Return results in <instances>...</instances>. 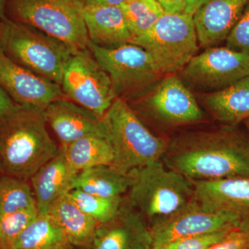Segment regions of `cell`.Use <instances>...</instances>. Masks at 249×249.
<instances>
[{
  "mask_svg": "<svg viewBox=\"0 0 249 249\" xmlns=\"http://www.w3.org/2000/svg\"><path fill=\"white\" fill-rule=\"evenodd\" d=\"M3 173L2 168H1V165H0V177L1 176V174Z\"/></svg>",
  "mask_w": 249,
  "mask_h": 249,
  "instance_id": "cell-39",
  "label": "cell"
},
{
  "mask_svg": "<svg viewBox=\"0 0 249 249\" xmlns=\"http://www.w3.org/2000/svg\"><path fill=\"white\" fill-rule=\"evenodd\" d=\"M196 199L204 209L231 213L249 219V178L193 181Z\"/></svg>",
  "mask_w": 249,
  "mask_h": 249,
  "instance_id": "cell-16",
  "label": "cell"
},
{
  "mask_svg": "<svg viewBox=\"0 0 249 249\" xmlns=\"http://www.w3.org/2000/svg\"><path fill=\"white\" fill-rule=\"evenodd\" d=\"M247 249H249V247H248V248H247Z\"/></svg>",
  "mask_w": 249,
  "mask_h": 249,
  "instance_id": "cell-40",
  "label": "cell"
},
{
  "mask_svg": "<svg viewBox=\"0 0 249 249\" xmlns=\"http://www.w3.org/2000/svg\"><path fill=\"white\" fill-rule=\"evenodd\" d=\"M84 6H121L126 0H80Z\"/></svg>",
  "mask_w": 249,
  "mask_h": 249,
  "instance_id": "cell-35",
  "label": "cell"
},
{
  "mask_svg": "<svg viewBox=\"0 0 249 249\" xmlns=\"http://www.w3.org/2000/svg\"><path fill=\"white\" fill-rule=\"evenodd\" d=\"M6 4H7V0H0V20L6 19Z\"/></svg>",
  "mask_w": 249,
  "mask_h": 249,
  "instance_id": "cell-36",
  "label": "cell"
},
{
  "mask_svg": "<svg viewBox=\"0 0 249 249\" xmlns=\"http://www.w3.org/2000/svg\"><path fill=\"white\" fill-rule=\"evenodd\" d=\"M18 106L0 88V118L12 112Z\"/></svg>",
  "mask_w": 249,
  "mask_h": 249,
  "instance_id": "cell-33",
  "label": "cell"
},
{
  "mask_svg": "<svg viewBox=\"0 0 249 249\" xmlns=\"http://www.w3.org/2000/svg\"><path fill=\"white\" fill-rule=\"evenodd\" d=\"M137 100H142L141 103L165 124H191L204 117L194 96L175 75L163 78L146 97Z\"/></svg>",
  "mask_w": 249,
  "mask_h": 249,
  "instance_id": "cell-13",
  "label": "cell"
},
{
  "mask_svg": "<svg viewBox=\"0 0 249 249\" xmlns=\"http://www.w3.org/2000/svg\"><path fill=\"white\" fill-rule=\"evenodd\" d=\"M151 249H170L167 246H160V247H152Z\"/></svg>",
  "mask_w": 249,
  "mask_h": 249,
  "instance_id": "cell-37",
  "label": "cell"
},
{
  "mask_svg": "<svg viewBox=\"0 0 249 249\" xmlns=\"http://www.w3.org/2000/svg\"><path fill=\"white\" fill-rule=\"evenodd\" d=\"M0 45L21 66L60 85L67 62L78 52L37 28L9 18L0 20Z\"/></svg>",
  "mask_w": 249,
  "mask_h": 249,
  "instance_id": "cell-5",
  "label": "cell"
},
{
  "mask_svg": "<svg viewBox=\"0 0 249 249\" xmlns=\"http://www.w3.org/2000/svg\"><path fill=\"white\" fill-rule=\"evenodd\" d=\"M47 124L62 145L89 135H103L102 118L68 98L55 100L45 108Z\"/></svg>",
  "mask_w": 249,
  "mask_h": 249,
  "instance_id": "cell-15",
  "label": "cell"
},
{
  "mask_svg": "<svg viewBox=\"0 0 249 249\" xmlns=\"http://www.w3.org/2000/svg\"><path fill=\"white\" fill-rule=\"evenodd\" d=\"M249 246V219H245L210 249H247Z\"/></svg>",
  "mask_w": 249,
  "mask_h": 249,
  "instance_id": "cell-31",
  "label": "cell"
},
{
  "mask_svg": "<svg viewBox=\"0 0 249 249\" xmlns=\"http://www.w3.org/2000/svg\"><path fill=\"white\" fill-rule=\"evenodd\" d=\"M0 88L16 104L46 107L66 98L61 86L21 66L5 53L0 45Z\"/></svg>",
  "mask_w": 249,
  "mask_h": 249,
  "instance_id": "cell-12",
  "label": "cell"
},
{
  "mask_svg": "<svg viewBox=\"0 0 249 249\" xmlns=\"http://www.w3.org/2000/svg\"><path fill=\"white\" fill-rule=\"evenodd\" d=\"M84 19L89 40L95 45L114 48L132 40L120 6H85Z\"/></svg>",
  "mask_w": 249,
  "mask_h": 249,
  "instance_id": "cell-19",
  "label": "cell"
},
{
  "mask_svg": "<svg viewBox=\"0 0 249 249\" xmlns=\"http://www.w3.org/2000/svg\"><path fill=\"white\" fill-rule=\"evenodd\" d=\"M244 123H245L246 127H247V129H248L249 132V118L248 119H247V120L244 121Z\"/></svg>",
  "mask_w": 249,
  "mask_h": 249,
  "instance_id": "cell-38",
  "label": "cell"
},
{
  "mask_svg": "<svg viewBox=\"0 0 249 249\" xmlns=\"http://www.w3.org/2000/svg\"><path fill=\"white\" fill-rule=\"evenodd\" d=\"M127 201L149 227L166 220L197 201L194 183L159 160L131 170Z\"/></svg>",
  "mask_w": 249,
  "mask_h": 249,
  "instance_id": "cell-3",
  "label": "cell"
},
{
  "mask_svg": "<svg viewBox=\"0 0 249 249\" xmlns=\"http://www.w3.org/2000/svg\"><path fill=\"white\" fill-rule=\"evenodd\" d=\"M80 0H7L13 20L37 28L76 51L88 49L89 40Z\"/></svg>",
  "mask_w": 249,
  "mask_h": 249,
  "instance_id": "cell-6",
  "label": "cell"
},
{
  "mask_svg": "<svg viewBox=\"0 0 249 249\" xmlns=\"http://www.w3.org/2000/svg\"><path fill=\"white\" fill-rule=\"evenodd\" d=\"M67 196L82 211L96 219L99 224L106 223L119 213L124 196L104 197L80 191L71 190Z\"/></svg>",
  "mask_w": 249,
  "mask_h": 249,
  "instance_id": "cell-27",
  "label": "cell"
},
{
  "mask_svg": "<svg viewBox=\"0 0 249 249\" xmlns=\"http://www.w3.org/2000/svg\"><path fill=\"white\" fill-rule=\"evenodd\" d=\"M61 228L48 213L37 217L18 237L11 249H73Z\"/></svg>",
  "mask_w": 249,
  "mask_h": 249,
  "instance_id": "cell-23",
  "label": "cell"
},
{
  "mask_svg": "<svg viewBox=\"0 0 249 249\" xmlns=\"http://www.w3.org/2000/svg\"><path fill=\"white\" fill-rule=\"evenodd\" d=\"M120 6L132 40L146 34L165 14L157 0H126Z\"/></svg>",
  "mask_w": 249,
  "mask_h": 249,
  "instance_id": "cell-25",
  "label": "cell"
},
{
  "mask_svg": "<svg viewBox=\"0 0 249 249\" xmlns=\"http://www.w3.org/2000/svg\"><path fill=\"white\" fill-rule=\"evenodd\" d=\"M238 224L222 228L214 231L181 239L165 246L170 249H210L224 239Z\"/></svg>",
  "mask_w": 249,
  "mask_h": 249,
  "instance_id": "cell-29",
  "label": "cell"
},
{
  "mask_svg": "<svg viewBox=\"0 0 249 249\" xmlns=\"http://www.w3.org/2000/svg\"><path fill=\"white\" fill-rule=\"evenodd\" d=\"M235 126L178 137L161 160L192 181L249 178V136Z\"/></svg>",
  "mask_w": 249,
  "mask_h": 249,
  "instance_id": "cell-1",
  "label": "cell"
},
{
  "mask_svg": "<svg viewBox=\"0 0 249 249\" xmlns=\"http://www.w3.org/2000/svg\"><path fill=\"white\" fill-rule=\"evenodd\" d=\"M37 215L36 206L0 217V249H11L18 237Z\"/></svg>",
  "mask_w": 249,
  "mask_h": 249,
  "instance_id": "cell-28",
  "label": "cell"
},
{
  "mask_svg": "<svg viewBox=\"0 0 249 249\" xmlns=\"http://www.w3.org/2000/svg\"><path fill=\"white\" fill-rule=\"evenodd\" d=\"M78 173L70 164L60 147L57 155L30 178L37 213H47L55 201L73 189Z\"/></svg>",
  "mask_w": 249,
  "mask_h": 249,
  "instance_id": "cell-18",
  "label": "cell"
},
{
  "mask_svg": "<svg viewBox=\"0 0 249 249\" xmlns=\"http://www.w3.org/2000/svg\"><path fill=\"white\" fill-rule=\"evenodd\" d=\"M150 227L124 196L115 217L98 225L89 249H151Z\"/></svg>",
  "mask_w": 249,
  "mask_h": 249,
  "instance_id": "cell-14",
  "label": "cell"
},
{
  "mask_svg": "<svg viewBox=\"0 0 249 249\" xmlns=\"http://www.w3.org/2000/svg\"><path fill=\"white\" fill-rule=\"evenodd\" d=\"M45 108L19 106L0 118V165L5 175L27 181L58 153L47 129Z\"/></svg>",
  "mask_w": 249,
  "mask_h": 249,
  "instance_id": "cell-2",
  "label": "cell"
},
{
  "mask_svg": "<svg viewBox=\"0 0 249 249\" xmlns=\"http://www.w3.org/2000/svg\"><path fill=\"white\" fill-rule=\"evenodd\" d=\"M88 48L109 74L117 97L124 101L142 97L162 75L148 52L134 44L103 48L89 41Z\"/></svg>",
  "mask_w": 249,
  "mask_h": 249,
  "instance_id": "cell-8",
  "label": "cell"
},
{
  "mask_svg": "<svg viewBox=\"0 0 249 249\" xmlns=\"http://www.w3.org/2000/svg\"><path fill=\"white\" fill-rule=\"evenodd\" d=\"M242 218L231 213L204 209L198 201L173 217L150 227L152 247L235 225Z\"/></svg>",
  "mask_w": 249,
  "mask_h": 249,
  "instance_id": "cell-11",
  "label": "cell"
},
{
  "mask_svg": "<svg viewBox=\"0 0 249 249\" xmlns=\"http://www.w3.org/2000/svg\"><path fill=\"white\" fill-rule=\"evenodd\" d=\"M213 115L227 125H237L249 118V76L205 99Z\"/></svg>",
  "mask_w": 249,
  "mask_h": 249,
  "instance_id": "cell-21",
  "label": "cell"
},
{
  "mask_svg": "<svg viewBox=\"0 0 249 249\" xmlns=\"http://www.w3.org/2000/svg\"><path fill=\"white\" fill-rule=\"evenodd\" d=\"M102 124L103 135L114 153L111 165L121 173L161 160L166 151L165 141L152 134L122 98L113 102Z\"/></svg>",
  "mask_w": 249,
  "mask_h": 249,
  "instance_id": "cell-4",
  "label": "cell"
},
{
  "mask_svg": "<svg viewBox=\"0 0 249 249\" xmlns=\"http://www.w3.org/2000/svg\"><path fill=\"white\" fill-rule=\"evenodd\" d=\"M47 213L61 228L72 247L89 248L100 224L82 211L67 195L55 201Z\"/></svg>",
  "mask_w": 249,
  "mask_h": 249,
  "instance_id": "cell-20",
  "label": "cell"
},
{
  "mask_svg": "<svg viewBox=\"0 0 249 249\" xmlns=\"http://www.w3.org/2000/svg\"><path fill=\"white\" fill-rule=\"evenodd\" d=\"M130 185L128 173H121L111 165H102L77 174L73 189L104 197H118L127 193Z\"/></svg>",
  "mask_w": 249,
  "mask_h": 249,
  "instance_id": "cell-22",
  "label": "cell"
},
{
  "mask_svg": "<svg viewBox=\"0 0 249 249\" xmlns=\"http://www.w3.org/2000/svg\"><path fill=\"white\" fill-rule=\"evenodd\" d=\"M130 43L147 51L162 74L181 71L198 51L193 16L165 14L150 31Z\"/></svg>",
  "mask_w": 249,
  "mask_h": 249,
  "instance_id": "cell-7",
  "label": "cell"
},
{
  "mask_svg": "<svg viewBox=\"0 0 249 249\" xmlns=\"http://www.w3.org/2000/svg\"><path fill=\"white\" fill-rule=\"evenodd\" d=\"M36 206L34 192L27 181L7 175L0 177V217Z\"/></svg>",
  "mask_w": 249,
  "mask_h": 249,
  "instance_id": "cell-26",
  "label": "cell"
},
{
  "mask_svg": "<svg viewBox=\"0 0 249 249\" xmlns=\"http://www.w3.org/2000/svg\"><path fill=\"white\" fill-rule=\"evenodd\" d=\"M165 14H181L184 11L186 0H157Z\"/></svg>",
  "mask_w": 249,
  "mask_h": 249,
  "instance_id": "cell-32",
  "label": "cell"
},
{
  "mask_svg": "<svg viewBox=\"0 0 249 249\" xmlns=\"http://www.w3.org/2000/svg\"><path fill=\"white\" fill-rule=\"evenodd\" d=\"M60 86L65 97L101 118L118 98L110 77L88 48L72 55Z\"/></svg>",
  "mask_w": 249,
  "mask_h": 249,
  "instance_id": "cell-9",
  "label": "cell"
},
{
  "mask_svg": "<svg viewBox=\"0 0 249 249\" xmlns=\"http://www.w3.org/2000/svg\"><path fill=\"white\" fill-rule=\"evenodd\" d=\"M228 48L249 55V0L226 40Z\"/></svg>",
  "mask_w": 249,
  "mask_h": 249,
  "instance_id": "cell-30",
  "label": "cell"
},
{
  "mask_svg": "<svg viewBox=\"0 0 249 249\" xmlns=\"http://www.w3.org/2000/svg\"><path fill=\"white\" fill-rule=\"evenodd\" d=\"M181 71L192 86L216 92L249 76V55L227 47H209L195 55Z\"/></svg>",
  "mask_w": 249,
  "mask_h": 249,
  "instance_id": "cell-10",
  "label": "cell"
},
{
  "mask_svg": "<svg viewBox=\"0 0 249 249\" xmlns=\"http://www.w3.org/2000/svg\"><path fill=\"white\" fill-rule=\"evenodd\" d=\"M209 0H186L183 13L189 16L194 15L206 4Z\"/></svg>",
  "mask_w": 249,
  "mask_h": 249,
  "instance_id": "cell-34",
  "label": "cell"
},
{
  "mask_svg": "<svg viewBox=\"0 0 249 249\" xmlns=\"http://www.w3.org/2000/svg\"><path fill=\"white\" fill-rule=\"evenodd\" d=\"M65 157L76 172L93 167L112 165L114 153L109 142L100 135H89L67 145H62Z\"/></svg>",
  "mask_w": 249,
  "mask_h": 249,
  "instance_id": "cell-24",
  "label": "cell"
},
{
  "mask_svg": "<svg viewBox=\"0 0 249 249\" xmlns=\"http://www.w3.org/2000/svg\"><path fill=\"white\" fill-rule=\"evenodd\" d=\"M249 0H209L193 16L198 42L215 47L227 40Z\"/></svg>",
  "mask_w": 249,
  "mask_h": 249,
  "instance_id": "cell-17",
  "label": "cell"
}]
</instances>
